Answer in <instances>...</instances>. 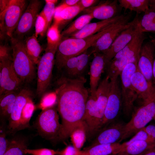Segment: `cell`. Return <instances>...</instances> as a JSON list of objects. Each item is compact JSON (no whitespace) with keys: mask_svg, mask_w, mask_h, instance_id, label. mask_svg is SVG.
Listing matches in <instances>:
<instances>
[{"mask_svg":"<svg viewBox=\"0 0 155 155\" xmlns=\"http://www.w3.org/2000/svg\"><path fill=\"white\" fill-rule=\"evenodd\" d=\"M84 77L71 79L62 75L57 81L55 94L57 110L62 123L59 139L69 137L72 131L84 123L89 96Z\"/></svg>","mask_w":155,"mask_h":155,"instance_id":"1","label":"cell"},{"mask_svg":"<svg viewBox=\"0 0 155 155\" xmlns=\"http://www.w3.org/2000/svg\"><path fill=\"white\" fill-rule=\"evenodd\" d=\"M108 28L85 38H62L57 46L55 56V64L57 69L61 70L68 59L87 50L106 32Z\"/></svg>","mask_w":155,"mask_h":155,"instance_id":"2","label":"cell"},{"mask_svg":"<svg viewBox=\"0 0 155 155\" xmlns=\"http://www.w3.org/2000/svg\"><path fill=\"white\" fill-rule=\"evenodd\" d=\"M10 40L14 70L22 83H30L34 78L35 69L26 52L24 40L13 37Z\"/></svg>","mask_w":155,"mask_h":155,"instance_id":"3","label":"cell"},{"mask_svg":"<svg viewBox=\"0 0 155 155\" xmlns=\"http://www.w3.org/2000/svg\"><path fill=\"white\" fill-rule=\"evenodd\" d=\"M34 125L42 138L49 140L59 139L61 124L57 110L54 106L42 110L36 118Z\"/></svg>","mask_w":155,"mask_h":155,"instance_id":"4","label":"cell"},{"mask_svg":"<svg viewBox=\"0 0 155 155\" xmlns=\"http://www.w3.org/2000/svg\"><path fill=\"white\" fill-rule=\"evenodd\" d=\"M155 117V96L143 102L142 106L132 115L129 121L125 124L123 135L119 142L135 134Z\"/></svg>","mask_w":155,"mask_h":155,"instance_id":"5","label":"cell"},{"mask_svg":"<svg viewBox=\"0 0 155 155\" xmlns=\"http://www.w3.org/2000/svg\"><path fill=\"white\" fill-rule=\"evenodd\" d=\"M57 46H46L45 52L37 64L36 94L38 97L44 94L50 85L55 64Z\"/></svg>","mask_w":155,"mask_h":155,"instance_id":"6","label":"cell"},{"mask_svg":"<svg viewBox=\"0 0 155 155\" xmlns=\"http://www.w3.org/2000/svg\"><path fill=\"white\" fill-rule=\"evenodd\" d=\"M25 0H12L8 8L0 14L1 39L13 37L20 19L27 7Z\"/></svg>","mask_w":155,"mask_h":155,"instance_id":"7","label":"cell"},{"mask_svg":"<svg viewBox=\"0 0 155 155\" xmlns=\"http://www.w3.org/2000/svg\"><path fill=\"white\" fill-rule=\"evenodd\" d=\"M137 61L126 66L120 76L121 82V89L122 106L124 114L129 115L131 113L135 101L138 97L131 82V77L137 69Z\"/></svg>","mask_w":155,"mask_h":155,"instance_id":"8","label":"cell"},{"mask_svg":"<svg viewBox=\"0 0 155 155\" xmlns=\"http://www.w3.org/2000/svg\"><path fill=\"white\" fill-rule=\"evenodd\" d=\"M96 95L90 94L87 102L84 122L87 133L95 134L102 127L106 106L97 102Z\"/></svg>","mask_w":155,"mask_h":155,"instance_id":"9","label":"cell"},{"mask_svg":"<svg viewBox=\"0 0 155 155\" xmlns=\"http://www.w3.org/2000/svg\"><path fill=\"white\" fill-rule=\"evenodd\" d=\"M131 15L128 13L122 20L108 28L107 31L90 48L92 54H104L121 32L129 25Z\"/></svg>","mask_w":155,"mask_h":155,"instance_id":"10","label":"cell"},{"mask_svg":"<svg viewBox=\"0 0 155 155\" xmlns=\"http://www.w3.org/2000/svg\"><path fill=\"white\" fill-rule=\"evenodd\" d=\"M41 6L40 1H30L22 15L17 26L13 33V37L22 40L34 26Z\"/></svg>","mask_w":155,"mask_h":155,"instance_id":"11","label":"cell"},{"mask_svg":"<svg viewBox=\"0 0 155 155\" xmlns=\"http://www.w3.org/2000/svg\"><path fill=\"white\" fill-rule=\"evenodd\" d=\"M140 18L137 14L129 26L123 30L104 54L107 64L132 39L140 30Z\"/></svg>","mask_w":155,"mask_h":155,"instance_id":"12","label":"cell"},{"mask_svg":"<svg viewBox=\"0 0 155 155\" xmlns=\"http://www.w3.org/2000/svg\"><path fill=\"white\" fill-rule=\"evenodd\" d=\"M110 80L109 92L105 110L102 127L116 118L122 106L121 91L118 78Z\"/></svg>","mask_w":155,"mask_h":155,"instance_id":"13","label":"cell"},{"mask_svg":"<svg viewBox=\"0 0 155 155\" xmlns=\"http://www.w3.org/2000/svg\"><path fill=\"white\" fill-rule=\"evenodd\" d=\"M31 91L27 88L21 89L17 96L7 126V134L14 135L19 131L22 112L24 106L30 99L32 98Z\"/></svg>","mask_w":155,"mask_h":155,"instance_id":"14","label":"cell"},{"mask_svg":"<svg viewBox=\"0 0 155 155\" xmlns=\"http://www.w3.org/2000/svg\"><path fill=\"white\" fill-rule=\"evenodd\" d=\"M155 52V39L151 38L143 44L140 51L137 68L148 82L153 85L152 69Z\"/></svg>","mask_w":155,"mask_h":155,"instance_id":"15","label":"cell"},{"mask_svg":"<svg viewBox=\"0 0 155 155\" xmlns=\"http://www.w3.org/2000/svg\"><path fill=\"white\" fill-rule=\"evenodd\" d=\"M91 55L87 50L77 56L68 59L61 70L64 71L63 75L71 79L84 77V74L87 71Z\"/></svg>","mask_w":155,"mask_h":155,"instance_id":"16","label":"cell"},{"mask_svg":"<svg viewBox=\"0 0 155 155\" xmlns=\"http://www.w3.org/2000/svg\"><path fill=\"white\" fill-rule=\"evenodd\" d=\"M122 8L118 0H106L100 2L97 5L84 10L87 13L90 14L93 18L101 20L109 19L118 15Z\"/></svg>","mask_w":155,"mask_h":155,"instance_id":"17","label":"cell"},{"mask_svg":"<svg viewBox=\"0 0 155 155\" xmlns=\"http://www.w3.org/2000/svg\"><path fill=\"white\" fill-rule=\"evenodd\" d=\"M94 57L90 65L89 75L90 95H95L100 79L107 63L104 54H93Z\"/></svg>","mask_w":155,"mask_h":155,"instance_id":"18","label":"cell"},{"mask_svg":"<svg viewBox=\"0 0 155 155\" xmlns=\"http://www.w3.org/2000/svg\"><path fill=\"white\" fill-rule=\"evenodd\" d=\"M132 86L138 97L144 102L155 96V88L150 84L137 68L131 77Z\"/></svg>","mask_w":155,"mask_h":155,"instance_id":"19","label":"cell"},{"mask_svg":"<svg viewBox=\"0 0 155 155\" xmlns=\"http://www.w3.org/2000/svg\"><path fill=\"white\" fill-rule=\"evenodd\" d=\"M126 15V14H121L109 19L89 23L81 30L69 37L80 38L89 37L111 26L123 19Z\"/></svg>","mask_w":155,"mask_h":155,"instance_id":"20","label":"cell"},{"mask_svg":"<svg viewBox=\"0 0 155 155\" xmlns=\"http://www.w3.org/2000/svg\"><path fill=\"white\" fill-rule=\"evenodd\" d=\"M125 125L119 122L104 129L98 134L91 147L100 144L119 143L123 135Z\"/></svg>","mask_w":155,"mask_h":155,"instance_id":"21","label":"cell"},{"mask_svg":"<svg viewBox=\"0 0 155 155\" xmlns=\"http://www.w3.org/2000/svg\"><path fill=\"white\" fill-rule=\"evenodd\" d=\"M144 33L140 30L130 42L113 59L116 60L122 58H139L141 47L146 38Z\"/></svg>","mask_w":155,"mask_h":155,"instance_id":"22","label":"cell"},{"mask_svg":"<svg viewBox=\"0 0 155 155\" xmlns=\"http://www.w3.org/2000/svg\"><path fill=\"white\" fill-rule=\"evenodd\" d=\"M16 91L7 93L0 96V122L6 123L12 112L18 94Z\"/></svg>","mask_w":155,"mask_h":155,"instance_id":"23","label":"cell"},{"mask_svg":"<svg viewBox=\"0 0 155 155\" xmlns=\"http://www.w3.org/2000/svg\"><path fill=\"white\" fill-rule=\"evenodd\" d=\"M121 144L119 142L103 144L90 147L81 151V155H111L117 154L122 150Z\"/></svg>","mask_w":155,"mask_h":155,"instance_id":"24","label":"cell"},{"mask_svg":"<svg viewBox=\"0 0 155 155\" xmlns=\"http://www.w3.org/2000/svg\"><path fill=\"white\" fill-rule=\"evenodd\" d=\"M138 58H122L111 60L107 65L106 68V76L110 80L118 78L125 68L129 64L137 61Z\"/></svg>","mask_w":155,"mask_h":155,"instance_id":"25","label":"cell"},{"mask_svg":"<svg viewBox=\"0 0 155 155\" xmlns=\"http://www.w3.org/2000/svg\"><path fill=\"white\" fill-rule=\"evenodd\" d=\"M37 38L34 34L24 41L26 53L34 64H37L43 50Z\"/></svg>","mask_w":155,"mask_h":155,"instance_id":"26","label":"cell"},{"mask_svg":"<svg viewBox=\"0 0 155 155\" xmlns=\"http://www.w3.org/2000/svg\"><path fill=\"white\" fill-rule=\"evenodd\" d=\"M155 147V142L140 141L134 142L121 152L129 155H143Z\"/></svg>","mask_w":155,"mask_h":155,"instance_id":"27","label":"cell"},{"mask_svg":"<svg viewBox=\"0 0 155 155\" xmlns=\"http://www.w3.org/2000/svg\"><path fill=\"white\" fill-rule=\"evenodd\" d=\"M28 140L26 137L16 136L9 140L7 149L3 155H25Z\"/></svg>","mask_w":155,"mask_h":155,"instance_id":"28","label":"cell"},{"mask_svg":"<svg viewBox=\"0 0 155 155\" xmlns=\"http://www.w3.org/2000/svg\"><path fill=\"white\" fill-rule=\"evenodd\" d=\"M93 18L90 14H85L81 15L61 32L62 38L69 37L71 35L79 31L86 25L90 23Z\"/></svg>","mask_w":155,"mask_h":155,"instance_id":"29","label":"cell"},{"mask_svg":"<svg viewBox=\"0 0 155 155\" xmlns=\"http://www.w3.org/2000/svg\"><path fill=\"white\" fill-rule=\"evenodd\" d=\"M150 0H119L120 7L125 10L133 11L138 14L144 13L149 8Z\"/></svg>","mask_w":155,"mask_h":155,"instance_id":"30","label":"cell"},{"mask_svg":"<svg viewBox=\"0 0 155 155\" xmlns=\"http://www.w3.org/2000/svg\"><path fill=\"white\" fill-rule=\"evenodd\" d=\"M139 22L140 30L142 32H150L155 34V12L148 9Z\"/></svg>","mask_w":155,"mask_h":155,"instance_id":"31","label":"cell"},{"mask_svg":"<svg viewBox=\"0 0 155 155\" xmlns=\"http://www.w3.org/2000/svg\"><path fill=\"white\" fill-rule=\"evenodd\" d=\"M13 70L12 56L0 59V96L2 94L6 83Z\"/></svg>","mask_w":155,"mask_h":155,"instance_id":"32","label":"cell"},{"mask_svg":"<svg viewBox=\"0 0 155 155\" xmlns=\"http://www.w3.org/2000/svg\"><path fill=\"white\" fill-rule=\"evenodd\" d=\"M35 107L32 98L26 103L22 110L20 121L19 131L30 128V122Z\"/></svg>","mask_w":155,"mask_h":155,"instance_id":"33","label":"cell"},{"mask_svg":"<svg viewBox=\"0 0 155 155\" xmlns=\"http://www.w3.org/2000/svg\"><path fill=\"white\" fill-rule=\"evenodd\" d=\"M86 129L84 123L75 128L69 137L73 146L79 150L84 145L86 138Z\"/></svg>","mask_w":155,"mask_h":155,"instance_id":"34","label":"cell"},{"mask_svg":"<svg viewBox=\"0 0 155 155\" xmlns=\"http://www.w3.org/2000/svg\"><path fill=\"white\" fill-rule=\"evenodd\" d=\"M46 34L47 46L50 47L57 46L62 39L59 24L54 22L48 29Z\"/></svg>","mask_w":155,"mask_h":155,"instance_id":"35","label":"cell"},{"mask_svg":"<svg viewBox=\"0 0 155 155\" xmlns=\"http://www.w3.org/2000/svg\"><path fill=\"white\" fill-rule=\"evenodd\" d=\"M45 5L40 12L44 16L46 21L47 31L51 26L56 7L55 5L58 2V0H45Z\"/></svg>","mask_w":155,"mask_h":155,"instance_id":"36","label":"cell"},{"mask_svg":"<svg viewBox=\"0 0 155 155\" xmlns=\"http://www.w3.org/2000/svg\"><path fill=\"white\" fill-rule=\"evenodd\" d=\"M82 11L77 4L73 6L64 7L61 11L60 15L61 24L71 20Z\"/></svg>","mask_w":155,"mask_h":155,"instance_id":"37","label":"cell"},{"mask_svg":"<svg viewBox=\"0 0 155 155\" xmlns=\"http://www.w3.org/2000/svg\"><path fill=\"white\" fill-rule=\"evenodd\" d=\"M35 36L37 38L39 35L43 36L47 32V24L46 19L40 12L38 15L35 24Z\"/></svg>","mask_w":155,"mask_h":155,"instance_id":"38","label":"cell"},{"mask_svg":"<svg viewBox=\"0 0 155 155\" xmlns=\"http://www.w3.org/2000/svg\"><path fill=\"white\" fill-rule=\"evenodd\" d=\"M0 126V155H3L8 149L9 140L6 137V123H1Z\"/></svg>","mask_w":155,"mask_h":155,"instance_id":"39","label":"cell"},{"mask_svg":"<svg viewBox=\"0 0 155 155\" xmlns=\"http://www.w3.org/2000/svg\"><path fill=\"white\" fill-rule=\"evenodd\" d=\"M140 141L155 142L142 129L136 133L129 140L121 144L122 150L130 144L134 142Z\"/></svg>","mask_w":155,"mask_h":155,"instance_id":"40","label":"cell"},{"mask_svg":"<svg viewBox=\"0 0 155 155\" xmlns=\"http://www.w3.org/2000/svg\"><path fill=\"white\" fill-rule=\"evenodd\" d=\"M26 154L31 155H55L57 154V151L46 148H42L35 149L26 148L24 150Z\"/></svg>","mask_w":155,"mask_h":155,"instance_id":"41","label":"cell"},{"mask_svg":"<svg viewBox=\"0 0 155 155\" xmlns=\"http://www.w3.org/2000/svg\"><path fill=\"white\" fill-rule=\"evenodd\" d=\"M56 100H57V98H55L47 94L44 95L40 102V107L42 110L47 108L54 106Z\"/></svg>","mask_w":155,"mask_h":155,"instance_id":"42","label":"cell"},{"mask_svg":"<svg viewBox=\"0 0 155 155\" xmlns=\"http://www.w3.org/2000/svg\"><path fill=\"white\" fill-rule=\"evenodd\" d=\"M81 151L73 146H68L63 150L57 151V154L59 155H81Z\"/></svg>","mask_w":155,"mask_h":155,"instance_id":"43","label":"cell"},{"mask_svg":"<svg viewBox=\"0 0 155 155\" xmlns=\"http://www.w3.org/2000/svg\"><path fill=\"white\" fill-rule=\"evenodd\" d=\"M99 1L96 0H81L77 3L82 11L85 9L90 7L94 4Z\"/></svg>","mask_w":155,"mask_h":155,"instance_id":"44","label":"cell"},{"mask_svg":"<svg viewBox=\"0 0 155 155\" xmlns=\"http://www.w3.org/2000/svg\"><path fill=\"white\" fill-rule=\"evenodd\" d=\"M12 57L10 53L9 47L6 44H1L0 46V59Z\"/></svg>","mask_w":155,"mask_h":155,"instance_id":"45","label":"cell"},{"mask_svg":"<svg viewBox=\"0 0 155 155\" xmlns=\"http://www.w3.org/2000/svg\"><path fill=\"white\" fill-rule=\"evenodd\" d=\"M142 129L155 141V125L150 124L145 126Z\"/></svg>","mask_w":155,"mask_h":155,"instance_id":"46","label":"cell"},{"mask_svg":"<svg viewBox=\"0 0 155 155\" xmlns=\"http://www.w3.org/2000/svg\"><path fill=\"white\" fill-rule=\"evenodd\" d=\"M12 0H0V14L3 12L10 5Z\"/></svg>","mask_w":155,"mask_h":155,"instance_id":"47","label":"cell"},{"mask_svg":"<svg viewBox=\"0 0 155 155\" xmlns=\"http://www.w3.org/2000/svg\"><path fill=\"white\" fill-rule=\"evenodd\" d=\"M79 0H65L61 4L65 7L75 5L77 4Z\"/></svg>","mask_w":155,"mask_h":155,"instance_id":"48","label":"cell"},{"mask_svg":"<svg viewBox=\"0 0 155 155\" xmlns=\"http://www.w3.org/2000/svg\"><path fill=\"white\" fill-rule=\"evenodd\" d=\"M152 74V82L153 85L155 88V52L153 63Z\"/></svg>","mask_w":155,"mask_h":155,"instance_id":"49","label":"cell"},{"mask_svg":"<svg viewBox=\"0 0 155 155\" xmlns=\"http://www.w3.org/2000/svg\"><path fill=\"white\" fill-rule=\"evenodd\" d=\"M149 8L155 12V0H150Z\"/></svg>","mask_w":155,"mask_h":155,"instance_id":"50","label":"cell"},{"mask_svg":"<svg viewBox=\"0 0 155 155\" xmlns=\"http://www.w3.org/2000/svg\"><path fill=\"white\" fill-rule=\"evenodd\" d=\"M143 155H155V147Z\"/></svg>","mask_w":155,"mask_h":155,"instance_id":"51","label":"cell"},{"mask_svg":"<svg viewBox=\"0 0 155 155\" xmlns=\"http://www.w3.org/2000/svg\"><path fill=\"white\" fill-rule=\"evenodd\" d=\"M117 155H129L126 154L125 153H124L120 152L119 153L117 154Z\"/></svg>","mask_w":155,"mask_h":155,"instance_id":"52","label":"cell"},{"mask_svg":"<svg viewBox=\"0 0 155 155\" xmlns=\"http://www.w3.org/2000/svg\"><path fill=\"white\" fill-rule=\"evenodd\" d=\"M117 154H112V155H117Z\"/></svg>","mask_w":155,"mask_h":155,"instance_id":"53","label":"cell"},{"mask_svg":"<svg viewBox=\"0 0 155 155\" xmlns=\"http://www.w3.org/2000/svg\"><path fill=\"white\" fill-rule=\"evenodd\" d=\"M154 120L155 121V117L154 118Z\"/></svg>","mask_w":155,"mask_h":155,"instance_id":"54","label":"cell"}]
</instances>
